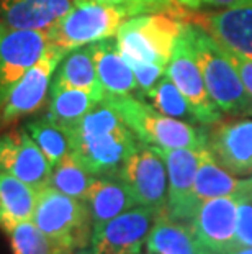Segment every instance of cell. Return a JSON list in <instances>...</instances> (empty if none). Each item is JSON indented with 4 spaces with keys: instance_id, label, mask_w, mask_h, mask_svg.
I'll use <instances>...</instances> for the list:
<instances>
[{
    "instance_id": "obj_5",
    "label": "cell",
    "mask_w": 252,
    "mask_h": 254,
    "mask_svg": "<svg viewBox=\"0 0 252 254\" xmlns=\"http://www.w3.org/2000/svg\"><path fill=\"white\" fill-rule=\"evenodd\" d=\"M33 223L69 250L85 251L92 236V217L84 200L69 197L51 186L40 189Z\"/></svg>"
},
{
    "instance_id": "obj_21",
    "label": "cell",
    "mask_w": 252,
    "mask_h": 254,
    "mask_svg": "<svg viewBox=\"0 0 252 254\" xmlns=\"http://www.w3.org/2000/svg\"><path fill=\"white\" fill-rule=\"evenodd\" d=\"M38 189L0 171V228L3 231L20 221L33 218Z\"/></svg>"
},
{
    "instance_id": "obj_4",
    "label": "cell",
    "mask_w": 252,
    "mask_h": 254,
    "mask_svg": "<svg viewBox=\"0 0 252 254\" xmlns=\"http://www.w3.org/2000/svg\"><path fill=\"white\" fill-rule=\"evenodd\" d=\"M190 36L208 94L224 113H252V97L233 66L223 45L208 31L190 23Z\"/></svg>"
},
{
    "instance_id": "obj_8",
    "label": "cell",
    "mask_w": 252,
    "mask_h": 254,
    "mask_svg": "<svg viewBox=\"0 0 252 254\" xmlns=\"http://www.w3.org/2000/svg\"><path fill=\"white\" fill-rule=\"evenodd\" d=\"M64 56L62 51L50 46L45 56L10 87L0 104V125H10L41 109L51 92L52 77Z\"/></svg>"
},
{
    "instance_id": "obj_22",
    "label": "cell",
    "mask_w": 252,
    "mask_h": 254,
    "mask_svg": "<svg viewBox=\"0 0 252 254\" xmlns=\"http://www.w3.org/2000/svg\"><path fill=\"white\" fill-rule=\"evenodd\" d=\"M52 84L84 89L103 99L105 92L100 84L97 67H95L92 46H80L66 53L62 61L59 63Z\"/></svg>"
},
{
    "instance_id": "obj_16",
    "label": "cell",
    "mask_w": 252,
    "mask_h": 254,
    "mask_svg": "<svg viewBox=\"0 0 252 254\" xmlns=\"http://www.w3.org/2000/svg\"><path fill=\"white\" fill-rule=\"evenodd\" d=\"M192 25L208 31L228 50L252 58V0L219 12H197Z\"/></svg>"
},
{
    "instance_id": "obj_18",
    "label": "cell",
    "mask_w": 252,
    "mask_h": 254,
    "mask_svg": "<svg viewBox=\"0 0 252 254\" xmlns=\"http://www.w3.org/2000/svg\"><path fill=\"white\" fill-rule=\"evenodd\" d=\"M90 46L105 95H131L138 89V80L133 67L118 50L116 41L108 38Z\"/></svg>"
},
{
    "instance_id": "obj_10",
    "label": "cell",
    "mask_w": 252,
    "mask_h": 254,
    "mask_svg": "<svg viewBox=\"0 0 252 254\" xmlns=\"http://www.w3.org/2000/svg\"><path fill=\"white\" fill-rule=\"evenodd\" d=\"M48 30L15 28L0 23V104L10 87L45 56Z\"/></svg>"
},
{
    "instance_id": "obj_17",
    "label": "cell",
    "mask_w": 252,
    "mask_h": 254,
    "mask_svg": "<svg viewBox=\"0 0 252 254\" xmlns=\"http://www.w3.org/2000/svg\"><path fill=\"white\" fill-rule=\"evenodd\" d=\"M76 0H0V23L15 28L50 30Z\"/></svg>"
},
{
    "instance_id": "obj_34",
    "label": "cell",
    "mask_w": 252,
    "mask_h": 254,
    "mask_svg": "<svg viewBox=\"0 0 252 254\" xmlns=\"http://www.w3.org/2000/svg\"><path fill=\"white\" fill-rule=\"evenodd\" d=\"M243 2H248V0H202V5H208V7L214 8H228Z\"/></svg>"
},
{
    "instance_id": "obj_36",
    "label": "cell",
    "mask_w": 252,
    "mask_h": 254,
    "mask_svg": "<svg viewBox=\"0 0 252 254\" xmlns=\"http://www.w3.org/2000/svg\"><path fill=\"white\" fill-rule=\"evenodd\" d=\"M224 254H252V246H239Z\"/></svg>"
},
{
    "instance_id": "obj_20",
    "label": "cell",
    "mask_w": 252,
    "mask_h": 254,
    "mask_svg": "<svg viewBox=\"0 0 252 254\" xmlns=\"http://www.w3.org/2000/svg\"><path fill=\"white\" fill-rule=\"evenodd\" d=\"M146 250L155 254H210L190 226L160 212L146 238Z\"/></svg>"
},
{
    "instance_id": "obj_6",
    "label": "cell",
    "mask_w": 252,
    "mask_h": 254,
    "mask_svg": "<svg viewBox=\"0 0 252 254\" xmlns=\"http://www.w3.org/2000/svg\"><path fill=\"white\" fill-rule=\"evenodd\" d=\"M165 75L187 99L198 123L213 125L221 120V110L208 94L202 67L197 61L190 36V23H185L180 36L177 38L174 53L165 67Z\"/></svg>"
},
{
    "instance_id": "obj_30",
    "label": "cell",
    "mask_w": 252,
    "mask_h": 254,
    "mask_svg": "<svg viewBox=\"0 0 252 254\" xmlns=\"http://www.w3.org/2000/svg\"><path fill=\"white\" fill-rule=\"evenodd\" d=\"M238 197V230L236 241L239 246H252V177L236 193Z\"/></svg>"
},
{
    "instance_id": "obj_33",
    "label": "cell",
    "mask_w": 252,
    "mask_h": 254,
    "mask_svg": "<svg viewBox=\"0 0 252 254\" xmlns=\"http://www.w3.org/2000/svg\"><path fill=\"white\" fill-rule=\"evenodd\" d=\"M95 2H103V3H116V5H144L152 10L164 8L172 2V0H95Z\"/></svg>"
},
{
    "instance_id": "obj_15",
    "label": "cell",
    "mask_w": 252,
    "mask_h": 254,
    "mask_svg": "<svg viewBox=\"0 0 252 254\" xmlns=\"http://www.w3.org/2000/svg\"><path fill=\"white\" fill-rule=\"evenodd\" d=\"M213 159L233 176H252V120L223 122L206 136Z\"/></svg>"
},
{
    "instance_id": "obj_13",
    "label": "cell",
    "mask_w": 252,
    "mask_h": 254,
    "mask_svg": "<svg viewBox=\"0 0 252 254\" xmlns=\"http://www.w3.org/2000/svg\"><path fill=\"white\" fill-rule=\"evenodd\" d=\"M190 228L210 254H224L238 248V197L224 195L200 203Z\"/></svg>"
},
{
    "instance_id": "obj_29",
    "label": "cell",
    "mask_w": 252,
    "mask_h": 254,
    "mask_svg": "<svg viewBox=\"0 0 252 254\" xmlns=\"http://www.w3.org/2000/svg\"><path fill=\"white\" fill-rule=\"evenodd\" d=\"M148 97L152 102V107L160 113L172 118H179L184 122H197L195 113L192 112L189 102L182 92L177 89V85L170 80L167 75H162L159 82L149 90Z\"/></svg>"
},
{
    "instance_id": "obj_25",
    "label": "cell",
    "mask_w": 252,
    "mask_h": 254,
    "mask_svg": "<svg viewBox=\"0 0 252 254\" xmlns=\"http://www.w3.org/2000/svg\"><path fill=\"white\" fill-rule=\"evenodd\" d=\"M5 235L12 254H74L67 246L41 231L33 220H25L10 226L5 230Z\"/></svg>"
},
{
    "instance_id": "obj_2",
    "label": "cell",
    "mask_w": 252,
    "mask_h": 254,
    "mask_svg": "<svg viewBox=\"0 0 252 254\" xmlns=\"http://www.w3.org/2000/svg\"><path fill=\"white\" fill-rule=\"evenodd\" d=\"M184 26V21L177 20L172 12L141 13L121 25L115 41L130 66L155 64L167 67Z\"/></svg>"
},
{
    "instance_id": "obj_14",
    "label": "cell",
    "mask_w": 252,
    "mask_h": 254,
    "mask_svg": "<svg viewBox=\"0 0 252 254\" xmlns=\"http://www.w3.org/2000/svg\"><path fill=\"white\" fill-rule=\"evenodd\" d=\"M0 171L40 190L50 184L52 166L30 133L20 129L0 136Z\"/></svg>"
},
{
    "instance_id": "obj_9",
    "label": "cell",
    "mask_w": 252,
    "mask_h": 254,
    "mask_svg": "<svg viewBox=\"0 0 252 254\" xmlns=\"http://www.w3.org/2000/svg\"><path fill=\"white\" fill-rule=\"evenodd\" d=\"M71 154L95 177L120 176L128 158L139 146V139L130 128L95 134L71 136Z\"/></svg>"
},
{
    "instance_id": "obj_7",
    "label": "cell",
    "mask_w": 252,
    "mask_h": 254,
    "mask_svg": "<svg viewBox=\"0 0 252 254\" xmlns=\"http://www.w3.org/2000/svg\"><path fill=\"white\" fill-rule=\"evenodd\" d=\"M159 213L136 205L105 223L94 225L90 245L82 254H141Z\"/></svg>"
},
{
    "instance_id": "obj_26",
    "label": "cell",
    "mask_w": 252,
    "mask_h": 254,
    "mask_svg": "<svg viewBox=\"0 0 252 254\" xmlns=\"http://www.w3.org/2000/svg\"><path fill=\"white\" fill-rule=\"evenodd\" d=\"M94 174L85 169V167L69 153L66 158H62L57 164L52 166L50 184L48 186L57 189L59 192L66 193L69 197H74L77 200L87 198V193L95 182Z\"/></svg>"
},
{
    "instance_id": "obj_27",
    "label": "cell",
    "mask_w": 252,
    "mask_h": 254,
    "mask_svg": "<svg viewBox=\"0 0 252 254\" xmlns=\"http://www.w3.org/2000/svg\"><path fill=\"white\" fill-rule=\"evenodd\" d=\"M25 129L40 146L51 166L57 164L71 153V138H69L67 129L59 123L50 120L48 117L28 123Z\"/></svg>"
},
{
    "instance_id": "obj_24",
    "label": "cell",
    "mask_w": 252,
    "mask_h": 254,
    "mask_svg": "<svg viewBox=\"0 0 252 254\" xmlns=\"http://www.w3.org/2000/svg\"><path fill=\"white\" fill-rule=\"evenodd\" d=\"M101 100V97L89 90L69 87V85H51L50 105H48V118L69 128L89 113Z\"/></svg>"
},
{
    "instance_id": "obj_12",
    "label": "cell",
    "mask_w": 252,
    "mask_h": 254,
    "mask_svg": "<svg viewBox=\"0 0 252 254\" xmlns=\"http://www.w3.org/2000/svg\"><path fill=\"white\" fill-rule=\"evenodd\" d=\"M160 158L167 167V205L164 212L172 220H192L197 212V205L192 198L194 181L205 149L189 148H159Z\"/></svg>"
},
{
    "instance_id": "obj_3",
    "label": "cell",
    "mask_w": 252,
    "mask_h": 254,
    "mask_svg": "<svg viewBox=\"0 0 252 254\" xmlns=\"http://www.w3.org/2000/svg\"><path fill=\"white\" fill-rule=\"evenodd\" d=\"M105 99L141 143L159 148H206V134L189 122L164 115L133 95H105Z\"/></svg>"
},
{
    "instance_id": "obj_37",
    "label": "cell",
    "mask_w": 252,
    "mask_h": 254,
    "mask_svg": "<svg viewBox=\"0 0 252 254\" xmlns=\"http://www.w3.org/2000/svg\"><path fill=\"white\" fill-rule=\"evenodd\" d=\"M141 254H155V253H151V251H148V253H141Z\"/></svg>"
},
{
    "instance_id": "obj_35",
    "label": "cell",
    "mask_w": 252,
    "mask_h": 254,
    "mask_svg": "<svg viewBox=\"0 0 252 254\" xmlns=\"http://www.w3.org/2000/svg\"><path fill=\"white\" fill-rule=\"evenodd\" d=\"M172 2H177L180 5H184V7H189V8H200L202 7V0H172Z\"/></svg>"
},
{
    "instance_id": "obj_28",
    "label": "cell",
    "mask_w": 252,
    "mask_h": 254,
    "mask_svg": "<svg viewBox=\"0 0 252 254\" xmlns=\"http://www.w3.org/2000/svg\"><path fill=\"white\" fill-rule=\"evenodd\" d=\"M125 127L126 123L123 122L120 113L103 97L92 110L80 118L76 125L66 129L71 136H95V134L116 131V129H121Z\"/></svg>"
},
{
    "instance_id": "obj_32",
    "label": "cell",
    "mask_w": 252,
    "mask_h": 254,
    "mask_svg": "<svg viewBox=\"0 0 252 254\" xmlns=\"http://www.w3.org/2000/svg\"><path fill=\"white\" fill-rule=\"evenodd\" d=\"M224 51H226L228 58L231 59L236 71L239 72V77H241V80H243L246 90H248L249 95L252 97V58L239 55V53H234L231 50H228V48H224Z\"/></svg>"
},
{
    "instance_id": "obj_23",
    "label": "cell",
    "mask_w": 252,
    "mask_h": 254,
    "mask_svg": "<svg viewBox=\"0 0 252 254\" xmlns=\"http://www.w3.org/2000/svg\"><path fill=\"white\" fill-rule=\"evenodd\" d=\"M246 179H236L233 174H229L226 169H223L216 161L213 159L208 148L203 151L202 161L198 164L195 181H194V192L192 198L197 208L202 202L214 197L234 195L244 186Z\"/></svg>"
},
{
    "instance_id": "obj_19",
    "label": "cell",
    "mask_w": 252,
    "mask_h": 254,
    "mask_svg": "<svg viewBox=\"0 0 252 254\" xmlns=\"http://www.w3.org/2000/svg\"><path fill=\"white\" fill-rule=\"evenodd\" d=\"M85 203L94 225L105 223L138 205L131 189L120 176L97 177L87 193Z\"/></svg>"
},
{
    "instance_id": "obj_1",
    "label": "cell",
    "mask_w": 252,
    "mask_h": 254,
    "mask_svg": "<svg viewBox=\"0 0 252 254\" xmlns=\"http://www.w3.org/2000/svg\"><path fill=\"white\" fill-rule=\"evenodd\" d=\"M144 5H116L95 0H76L72 8L48 30L50 46L64 55L76 48L113 38L126 20L149 12Z\"/></svg>"
},
{
    "instance_id": "obj_11",
    "label": "cell",
    "mask_w": 252,
    "mask_h": 254,
    "mask_svg": "<svg viewBox=\"0 0 252 254\" xmlns=\"http://www.w3.org/2000/svg\"><path fill=\"white\" fill-rule=\"evenodd\" d=\"M120 177L131 189L138 205L164 212L167 205V167L155 146H139L123 166Z\"/></svg>"
},
{
    "instance_id": "obj_31",
    "label": "cell",
    "mask_w": 252,
    "mask_h": 254,
    "mask_svg": "<svg viewBox=\"0 0 252 254\" xmlns=\"http://www.w3.org/2000/svg\"><path fill=\"white\" fill-rule=\"evenodd\" d=\"M135 71L136 80H138V89L143 92L144 95L149 94L155 84L159 82V79L165 74V67L155 66V64H141V66H131Z\"/></svg>"
}]
</instances>
